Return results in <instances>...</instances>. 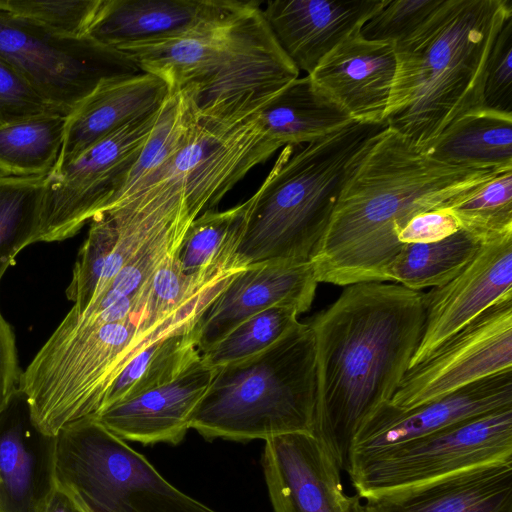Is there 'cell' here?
Wrapping results in <instances>:
<instances>
[{
    "mask_svg": "<svg viewBox=\"0 0 512 512\" xmlns=\"http://www.w3.org/2000/svg\"><path fill=\"white\" fill-rule=\"evenodd\" d=\"M365 500L364 512H512V461Z\"/></svg>",
    "mask_w": 512,
    "mask_h": 512,
    "instance_id": "7402d4cb",
    "label": "cell"
},
{
    "mask_svg": "<svg viewBox=\"0 0 512 512\" xmlns=\"http://www.w3.org/2000/svg\"><path fill=\"white\" fill-rule=\"evenodd\" d=\"M56 436L34 423L18 388L0 411V512H45L56 489Z\"/></svg>",
    "mask_w": 512,
    "mask_h": 512,
    "instance_id": "2e32d148",
    "label": "cell"
},
{
    "mask_svg": "<svg viewBox=\"0 0 512 512\" xmlns=\"http://www.w3.org/2000/svg\"><path fill=\"white\" fill-rule=\"evenodd\" d=\"M261 464L274 512H364L361 497L345 493L342 470L312 433L266 440Z\"/></svg>",
    "mask_w": 512,
    "mask_h": 512,
    "instance_id": "4fadbf2b",
    "label": "cell"
},
{
    "mask_svg": "<svg viewBox=\"0 0 512 512\" xmlns=\"http://www.w3.org/2000/svg\"><path fill=\"white\" fill-rule=\"evenodd\" d=\"M483 106L512 114V15L498 31L486 61Z\"/></svg>",
    "mask_w": 512,
    "mask_h": 512,
    "instance_id": "836d02e7",
    "label": "cell"
},
{
    "mask_svg": "<svg viewBox=\"0 0 512 512\" xmlns=\"http://www.w3.org/2000/svg\"><path fill=\"white\" fill-rule=\"evenodd\" d=\"M101 0H0V11L58 33L86 35Z\"/></svg>",
    "mask_w": 512,
    "mask_h": 512,
    "instance_id": "1f68e13d",
    "label": "cell"
},
{
    "mask_svg": "<svg viewBox=\"0 0 512 512\" xmlns=\"http://www.w3.org/2000/svg\"><path fill=\"white\" fill-rule=\"evenodd\" d=\"M0 57L67 116L103 81L141 72L123 52L0 11Z\"/></svg>",
    "mask_w": 512,
    "mask_h": 512,
    "instance_id": "9c48e42d",
    "label": "cell"
},
{
    "mask_svg": "<svg viewBox=\"0 0 512 512\" xmlns=\"http://www.w3.org/2000/svg\"><path fill=\"white\" fill-rule=\"evenodd\" d=\"M447 210L461 229L483 242L512 233V170L499 174Z\"/></svg>",
    "mask_w": 512,
    "mask_h": 512,
    "instance_id": "4dcf8cb0",
    "label": "cell"
},
{
    "mask_svg": "<svg viewBox=\"0 0 512 512\" xmlns=\"http://www.w3.org/2000/svg\"><path fill=\"white\" fill-rule=\"evenodd\" d=\"M443 3V0H389L361 28L369 41L396 44L418 29Z\"/></svg>",
    "mask_w": 512,
    "mask_h": 512,
    "instance_id": "d6a6232c",
    "label": "cell"
},
{
    "mask_svg": "<svg viewBox=\"0 0 512 512\" xmlns=\"http://www.w3.org/2000/svg\"><path fill=\"white\" fill-rule=\"evenodd\" d=\"M395 71L394 44L366 40L359 32L330 52L309 77L353 120L384 123Z\"/></svg>",
    "mask_w": 512,
    "mask_h": 512,
    "instance_id": "ffe728a7",
    "label": "cell"
},
{
    "mask_svg": "<svg viewBox=\"0 0 512 512\" xmlns=\"http://www.w3.org/2000/svg\"><path fill=\"white\" fill-rule=\"evenodd\" d=\"M460 229L447 209L423 212L412 217L397 234L401 244L431 243L447 238Z\"/></svg>",
    "mask_w": 512,
    "mask_h": 512,
    "instance_id": "d590c367",
    "label": "cell"
},
{
    "mask_svg": "<svg viewBox=\"0 0 512 512\" xmlns=\"http://www.w3.org/2000/svg\"><path fill=\"white\" fill-rule=\"evenodd\" d=\"M299 314L295 308L286 306L263 310L201 352V360L211 368H218L254 356L288 332L298 322Z\"/></svg>",
    "mask_w": 512,
    "mask_h": 512,
    "instance_id": "f546056e",
    "label": "cell"
},
{
    "mask_svg": "<svg viewBox=\"0 0 512 512\" xmlns=\"http://www.w3.org/2000/svg\"><path fill=\"white\" fill-rule=\"evenodd\" d=\"M385 128L353 120L312 142L284 146L247 200L234 266L310 262L344 186Z\"/></svg>",
    "mask_w": 512,
    "mask_h": 512,
    "instance_id": "5b68a950",
    "label": "cell"
},
{
    "mask_svg": "<svg viewBox=\"0 0 512 512\" xmlns=\"http://www.w3.org/2000/svg\"><path fill=\"white\" fill-rule=\"evenodd\" d=\"M215 371L200 356L174 380L105 407L94 417L123 440L177 445L190 429L193 411Z\"/></svg>",
    "mask_w": 512,
    "mask_h": 512,
    "instance_id": "d6986e66",
    "label": "cell"
},
{
    "mask_svg": "<svg viewBox=\"0 0 512 512\" xmlns=\"http://www.w3.org/2000/svg\"><path fill=\"white\" fill-rule=\"evenodd\" d=\"M193 328L164 336L139 352L110 386L101 410L174 380L198 360Z\"/></svg>",
    "mask_w": 512,
    "mask_h": 512,
    "instance_id": "4316f807",
    "label": "cell"
},
{
    "mask_svg": "<svg viewBox=\"0 0 512 512\" xmlns=\"http://www.w3.org/2000/svg\"><path fill=\"white\" fill-rule=\"evenodd\" d=\"M55 436V487L81 512H218L169 483L94 416Z\"/></svg>",
    "mask_w": 512,
    "mask_h": 512,
    "instance_id": "52a82bcc",
    "label": "cell"
},
{
    "mask_svg": "<svg viewBox=\"0 0 512 512\" xmlns=\"http://www.w3.org/2000/svg\"><path fill=\"white\" fill-rule=\"evenodd\" d=\"M507 297H512V233L485 240L456 277L422 293L423 330L409 368L423 362L457 331Z\"/></svg>",
    "mask_w": 512,
    "mask_h": 512,
    "instance_id": "7c38bea8",
    "label": "cell"
},
{
    "mask_svg": "<svg viewBox=\"0 0 512 512\" xmlns=\"http://www.w3.org/2000/svg\"><path fill=\"white\" fill-rule=\"evenodd\" d=\"M66 117L46 114L0 126V172L12 176L49 174L60 155Z\"/></svg>",
    "mask_w": 512,
    "mask_h": 512,
    "instance_id": "83f0119b",
    "label": "cell"
},
{
    "mask_svg": "<svg viewBox=\"0 0 512 512\" xmlns=\"http://www.w3.org/2000/svg\"><path fill=\"white\" fill-rule=\"evenodd\" d=\"M46 114L62 115L0 57V126Z\"/></svg>",
    "mask_w": 512,
    "mask_h": 512,
    "instance_id": "e575fe53",
    "label": "cell"
},
{
    "mask_svg": "<svg viewBox=\"0 0 512 512\" xmlns=\"http://www.w3.org/2000/svg\"><path fill=\"white\" fill-rule=\"evenodd\" d=\"M504 172L436 161L386 127L344 186L310 259L316 280L389 281L403 245L397 234L412 217L448 209Z\"/></svg>",
    "mask_w": 512,
    "mask_h": 512,
    "instance_id": "7a4b0ae2",
    "label": "cell"
},
{
    "mask_svg": "<svg viewBox=\"0 0 512 512\" xmlns=\"http://www.w3.org/2000/svg\"><path fill=\"white\" fill-rule=\"evenodd\" d=\"M157 75L139 72L103 81L66 117L60 155L52 171L142 116L160 108L170 95Z\"/></svg>",
    "mask_w": 512,
    "mask_h": 512,
    "instance_id": "44dd1931",
    "label": "cell"
},
{
    "mask_svg": "<svg viewBox=\"0 0 512 512\" xmlns=\"http://www.w3.org/2000/svg\"><path fill=\"white\" fill-rule=\"evenodd\" d=\"M259 118L281 147L312 142L353 121L309 75L288 83L263 107Z\"/></svg>",
    "mask_w": 512,
    "mask_h": 512,
    "instance_id": "cb8c5ba5",
    "label": "cell"
},
{
    "mask_svg": "<svg viewBox=\"0 0 512 512\" xmlns=\"http://www.w3.org/2000/svg\"><path fill=\"white\" fill-rule=\"evenodd\" d=\"M21 374L16 337L0 311V411L18 390Z\"/></svg>",
    "mask_w": 512,
    "mask_h": 512,
    "instance_id": "8d00e7d4",
    "label": "cell"
},
{
    "mask_svg": "<svg viewBox=\"0 0 512 512\" xmlns=\"http://www.w3.org/2000/svg\"><path fill=\"white\" fill-rule=\"evenodd\" d=\"M507 407H512V369L410 409L385 403L358 431L352 446L350 466L354 461L383 449Z\"/></svg>",
    "mask_w": 512,
    "mask_h": 512,
    "instance_id": "5bb4252c",
    "label": "cell"
},
{
    "mask_svg": "<svg viewBox=\"0 0 512 512\" xmlns=\"http://www.w3.org/2000/svg\"><path fill=\"white\" fill-rule=\"evenodd\" d=\"M388 1L274 0L261 11L282 51L309 75Z\"/></svg>",
    "mask_w": 512,
    "mask_h": 512,
    "instance_id": "e0dca14e",
    "label": "cell"
},
{
    "mask_svg": "<svg viewBox=\"0 0 512 512\" xmlns=\"http://www.w3.org/2000/svg\"><path fill=\"white\" fill-rule=\"evenodd\" d=\"M248 3L237 0H101L86 35L115 49L176 38L214 27Z\"/></svg>",
    "mask_w": 512,
    "mask_h": 512,
    "instance_id": "ac0fdd59",
    "label": "cell"
},
{
    "mask_svg": "<svg viewBox=\"0 0 512 512\" xmlns=\"http://www.w3.org/2000/svg\"><path fill=\"white\" fill-rule=\"evenodd\" d=\"M422 151L452 166L512 170V114L485 106L470 110L454 119Z\"/></svg>",
    "mask_w": 512,
    "mask_h": 512,
    "instance_id": "603a6c76",
    "label": "cell"
},
{
    "mask_svg": "<svg viewBox=\"0 0 512 512\" xmlns=\"http://www.w3.org/2000/svg\"><path fill=\"white\" fill-rule=\"evenodd\" d=\"M47 175L12 176L0 172V282L17 255L37 243Z\"/></svg>",
    "mask_w": 512,
    "mask_h": 512,
    "instance_id": "f1b7e54d",
    "label": "cell"
},
{
    "mask_svg": "<svg viewBox=\"0 0 512 512\" xmlns=\"http://www.w3.org/2000/svg\"><path fill=\"white\" fill-rule=\"evenodd\" d=\"M45 512H81L63 492L55 489Z\"/></svg>",
    "mask_w": 512,
    "mask_h": 512,
    "instance_id": "74e56055",
    "label": "cell"
},
{
    "mask_svg": "<svg viewBox=\"0 0 512 512\" xmlns=\"http://www.w3.org/2000/svg\"><path fill=\"white\" fill-rule=\"evenodd\" d=\"M117 50L183 93L201 121L234 124L256 117L299 76L254 1L214 27Z\"/></svg>",
    "mask_w": 512,
    "mask_h": 512,
    "instance_id": "277c9868",
    "label": "cell"
},
{
    "mask_svg": "<svg viewBox=\"0 0 512 512\" xmlns=\"http://www.w3.org/2000/svg\"><path fill=\"white\" fill-rule=\"evenodd\" d=\"M247 208L245 201L225 211L209 210L190 224L177 253L185 275L214 282L240 270L234 266V257L244 231Z\"/></svg>",
    "mask_w": 512,
    "mask_h": 512,
    "instance_id": "d4e9b609",
    "label": "cell"
},
{
    "mask_svg": "<svg viewBox=\"0 0 512 512\" xmlns=\"http://www.w3.org/2000/svg\"><path fill=\"white\" fill-rule=\"evenodd\" d=\"M511 369L512 297H507L409 368L390 403L410 409Z\"/></svg>",
    "mask_w": 512,
    "mask_h": 512,
    "instance_id": "8fae6325",
    "label": "cell"
},
{
    "mask_svg": "<svg viewBox=\"0 0 512 512\" xmlns=\"http://www.w3.org/2000/svg\"><path fill=\"white\" fill-rule=\"evenodd\" d=\"M318 281L310 262L264 263L239 270L200 315L193 328L201 352L247 318L274 306L311 307Z\"/></svg>",
    "mask_w": 512,
    "mask_h": 512,
    "instance_id": "9a60e30c",
    "label": "cell"
},
{
    "mask_svg": "<svg viewBox=\"0 0 512 512\" xmlns=\"http://www.w3.org/2000/svg\"><path fill=\"white\" fill-rule=\"evenodd\" d=\"M162 106L47 174L37 242L63 241L75 236L114 201L146 144Z\"/></svg>",
    "mask_w": 512,
    "mask_h": 512,
    "instance_id": "30bf717a",
    "label": "cell"
},
{
    "mask_svg": "<svg viewBox=\"0 0 512 512\" xmlns=\"http://www.w3.org/2000/svg\"><path fill=\"white\" fill-rule=\"evenodd\" d=\"M422 293L399 284L347 286L308 323L316 359L314 435L348 472L354 439L390 402L421 338Z\"/></svg>",
    "mask_w": 512,
    "mask_h": 512,
    "instance_id": "6da1fadb",
    "label": "cell"
},
{
    "mask_svg": "<svg viewBox=\"0 0 512 512\" xmlns=\"http://www.w3.org/2000/svg\"><path fill=\"white\" fill-rule=\"evenodd\" d=\"M482 244L461 228L436 242L403 244L390 266L389 281L414 291L442 286L471 262Z\"/></svg>",
    "mask_w": 512,
    "mask_h": 512,
    "instance_id": "484cf974",
    "label": "cell"
},
{
    "mask_svg": "<svg viewBox=\"0 0 512 512\" xmlns=\"http://www.w3.org/2000/svg\"><path fill=\"white\" fill-rule=\"evenodd\" d=\"M510 15L509 0H443L396 43L387 128L423 150L454 119L482 107L486 61Z\"/></svg>",
    "mask_w": 512,
    "mask_h": 512,
    "instance_id": "3957f363",
    "label": "cell"
},
{
    "mask_svg": "<svg viewBox=\"0 0 512 512\" xmlns=\"http://www.w3.org/2000/svg\"><path fill=\"white\" fill-rule=\"evenodd\" d=\"M512 461V407L477 415L354 461L348 474L357 495L436 482Z\"/></svg>",
    "mask_w": 512,
    "mask_h": 512,
    "instance_id": "ba28073f",
    "label": "cell"
},
{
    "mask_svg": "<svg viewBox=\"0 0 512 512\" xmlns=\"http://www.w3.org/2000/svg\"><path fill=\"white\" fill-rule=\"evenodd\" d=\"M315 341L309 323L297 322L264 351L216 368L190 419L207 440H268L314 433Z\"/></svg>",
    "mask_w": 512,
    "mask_h": 512,
    "instance_id": "8992f818",
    "label": "cell"
}]
</instances>
